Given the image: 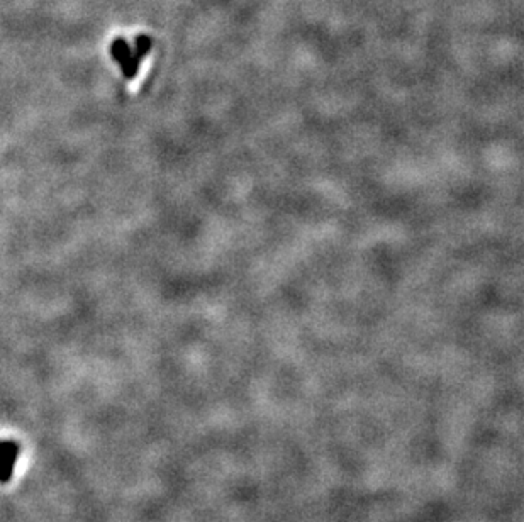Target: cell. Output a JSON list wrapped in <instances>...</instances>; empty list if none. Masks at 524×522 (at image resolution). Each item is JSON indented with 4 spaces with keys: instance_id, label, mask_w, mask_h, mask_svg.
Wrapping results in <instances>:
<instances>
[{
    "instance_id": "1",
    "label": "cell",
    "mask_w": 524,
    "mask_h": 522,
    "mask_svg": "<svg viewBox=\"0 0 524 522\" xmlns=\"http://www.w3.org/2000/svg\"><path fill=\"white\" fill-rule=\"evenodd\" d=\"M19 449L14 441H0V483H9L12 478Z\"/></svg>"
}]
</instances>
